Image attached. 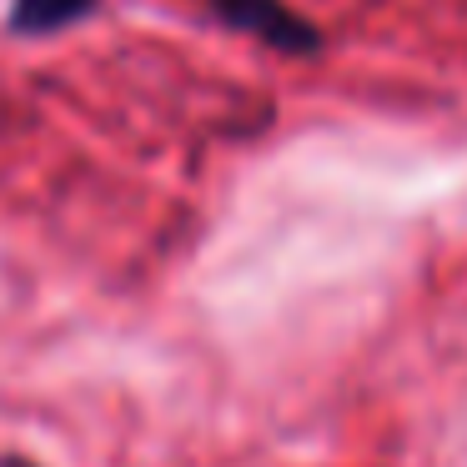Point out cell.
<instances>
[{
    "label": "cell",
    "mask_w": 467,
    "mask_h": 467,
    "mask_svg": "<svg viewBox=\"0 0 467 467\" xmlns=\"http://www.w3.org/2000/svg\"><path fill=\"white\" fill-rule=\"evenodd\" d=\"M202 5L222 26L252 36V41H266L272 51H286V56H317L322 51V31H317L306 16H296L286 0H202Z\"/></svg>",
    "instance_id": "obj_1"
},
{
    "label": "cell",
    "mask_w": 467,
    "mask_h": 467,
    "mask_svg": "<svg viewBox=\"0 0 467 467\" xmlns=\"http://www.w3.org/2000/svg\"><path fill=\"white\" fill-rule=\"evenodd\" d=\"M91 11L96 0H11V31L26 36V41H41V36L66 31Z\"/></svg>",
    "instance_id": "obj_2"
},
{
    "label": "cell",
    "mask_w": 467,
    "mask_h": 467,
    "mask_svg": "<svg viewBox=\"0 0 467 467\" xmlns=\"http://www.w3.org/2000/svg\"><path fill=\"white\" fill-rule=\"evenodd\" d=\"M0 467H36V462H26V457H5Z\"/></svg>",
    "instance_id": "obj_3"
}]
</instances>
